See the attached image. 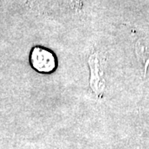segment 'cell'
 Here are the masks:
<instances>
[{
    "label": "cell",
    "instance_id": "7a4b0ae2",
    "mask_svg": "<svg viewBox=\"0 0 149 149\" xmlns=\"http://www.w3.org/2000/svg\"><path fill=\"white\" fill-rule=\"evenodd\" d=\"M88 64L91 70L90 86L97 97L101 98L105 90V81L102 78L101 66L100 57L97 53H93L88 59Z\"/></svg>",
    "mask_w": 149,
    "mask_h": 149
},
{
    "label": "cell",
    "instance_id": "3957f363",
    "mask_svg": "<svg viewBox=\"0 0 149 149\" xmlns=\"http://www.w3.org/2000/svg\"><path fill=\"white\" fill-rule=\"evenodd\" d=\"M134 49L139 61L143 65V77L145 78L149 66V35L140 37L135 43Z\"/></svg>",
    "mask_w": 149,
    "mask_h": 149
},
{
    "label": "cell",
    "instance_id": "6da1fadb",
    "mask_svg": "<svg viewBox=\"0 0 149 149\" xmlns=\"http://www.w3.org/2000/svg\"><path fill=\"white\" fill-rule=\"evenodd\" d=\"M30 63L38 72L51 73L56 67V59L51 51L42 47H35L30 53Z\"/></svg>",
    "mask_w": 149,
    "mask_h": 149
}]
</instances>
